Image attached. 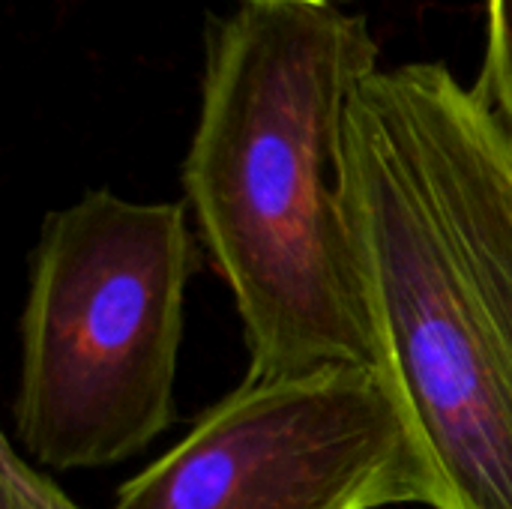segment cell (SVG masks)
<instances>
[{
    "mask_svg": "<svg viewBox=\"0 0 512 509\" xmlns=\"http://www.w3.org/2000/svg\"><path fill=\"white\" fill-rule=\"evenodd\" d=\"M339 198L432 509H512V132L444 63L354 90Z\"/></svg>",
    "mask_w": 512,
    "mask_h": 509,
    "instance_id": "1",
    "label": "cell"
},
{
    "mask_svg": "<svg viewBox=\"0 0 512 509\" xmlns=\"http://www.w3.org/2000/svg\"><path fill=\"white\" fill-rule=\"evenodd\" d=\"M375 69L366 18L336 3H243L210 33L183 186L249 375L378 369L339 198L345 111Z\"/></svg>",
    "mask_w": 512,
    "mask_h": 509,
    "instance_id": "2",
    "label": "cell"
},
{
    "mask_svg": "<svg viewBox=\"0 0 512 509\" xmlns=\"http://www.w3.org/2000/svg\"><path fill=\"white\" fill-rule=\"evenodd\" d=\"M192 264L186 201L93 189L45 216L12 405L18 453L30 465L111 468L174 423Z\"/></svg>",
    "mask_w": 512,
    "mask_h": 509,
    "instance_id": "3",
    "label": "cell"
},
{
    "mask_svg": "<svg viewBox=\"0 0 512 509\" xmlns=\"http://www.w3.org/2000/svg\"><path fill=\"white\" fill-rule=\"evenodd\" d=\"M435 504L432 477L375 366L246 375L111 509H387Z\"/></svg>",
    "mask_w": 512,
    "mask_h": 509,
    "instance_id": "4",
    "label": "cell"
},
{
    "mask_svg": "<svg viewBox=\"0 0 512 509\" xmlns=\"http://www.w3.org/2000/svg\"><path fill=\"white\" fill-rule=\"evenodd\" d=\"M0 509H84L45 471L30 465L18 447L0 441Z\"/></svg>",
    "mask_w": 512,
    "mask_h": 509,
    "instance_id": "5",
    "label": "cell"
},
{
    "mask_svg": "<svg viewBox=\"0 0 512 509\" xmlns=\"http://www.w3.org/2000/svg\"><path fill=\"white\" fill-rule=\"evenodd\" d=\"M477 87L512 132V0H489L486 69Z\"/></svg>",
    "mask_w": 512,
    "mask_h": 509,
    "instance_id": "6",
    "label": "cell"
},
{
    "mask_svg": "<svg viewBox=\"0 0 512 509\" xmlns=\"http://www.w3.org/2000/svg\"><path fill=\"white\" fill-rule=\"evenodd\" d=\"M243 3H333V0H243Z\"/></svg>",
    "mask_w": 512,
    "mask_h": 509,
    "instance_id": "7",
    "label": "cell"
},
{
    "mask_svg": "<svg viewBox=\"0 0 512 509\" xmlns=\"http://www.w3.org/2000/svg\"><path fill=\"white\" fill-rule=\"evenodd\" d=\"M333 3H336V0H333Z\"/></svg>",
    "mask_w": 512,
    "mask_h": 509,
    "instance_id": "8",
    "label": "cell"
}]
</instances>
